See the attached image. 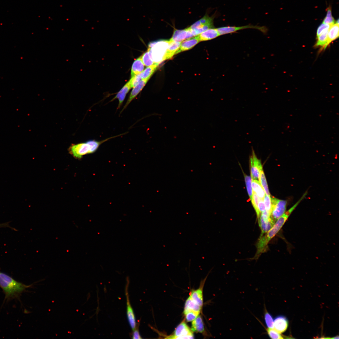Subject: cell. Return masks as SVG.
Listing matches in <instances>:
<instances>
[{
	"mask_svg": "<svg viewBox=\"0 0 339 339\" xmlns=\"http://www.w3.org/2000/svg\"><path fill=\"white\" fill-rule=\"evenodd\" d=\"M302 200L303 198L301 197L297 203L276 221L266 234L260 236L257 244V251L254 259H257L265 251L269 242L280 230L290 215Z\"/></svg>",
	"mask_w": 339,
	"mask_h": 339,
	"instance_id": "cell-1",
	"label": "cell"
},
{
	"mask_svg": "<svg viewBox=\"0 0 339 339\" xmlns=\"http://www.w3.org/2000/svg\"><path fill=\"white\" fill-rule=\"evenodd\" d=\"M30 285H27L14 280L7 274L0 272V287L5 295L7 301L16 298Z\"/></svg>",
	"mask_w": 339,
	"mask_h": 339,
	"instance_id": "cell-2",
	"label": "cell"
},
{
	"mask_svg": "<svg viewBox=\"0 0 339 339\" xmlns=\"http://www.w3.org/2000/svg\"><path fill=\"white\" fill-rule=\"evenodd\" d=\"M107 140V139L101 141L91 140L85 143L72 144L68 151L75 159H80L85 155L95 152L101 144Z\"/></svg>",
	"mask_w": 339,
	"mask_h": 339,
	"instance_id": "cell-3",
	"label": "cell"
},
{
	"mask_svg": "<svg viewBox=\"0 0 339 339\" xmlns=\"http://www.w3.org/2000/svg\"><path fill=\"white\" fill-rule=\"evenodd\" d=\"M169 42V40H163L153 41L149 44L148 50L150 58L154 63L159 64L165 60Z\"/></svg>",
	"mask_w": 339,
	"mask_h": 339,
	"instance_id": "cell-4",
	"label": "cell"
},
{
	"mask_svg": "<svg viewBox=\"0 0 339 339\" xmlns=\"http://www.w3.org/2000/svg\"><path fill=\"white\" fill-rule=\"evenodd\" d=\"M272 212L271 217L276 222L285 212L287 202L274 197L271 198Z\"/></svg>",
	"mask_w": 339,
	"mask_h": 339,
	"instance_id": "cell-5",
	"label": "cell"
},
{
	"mask_svg": "<svg viewBox=\"0 0 339 339\" xmlns=\"http://www.w3.org/2000/svg\"><path fill=\"white\" fill-rule=\"evenodd\" d=\"M192 331L188 326L185 321H182L175 329L174 334L167 336L168 339H191L193 338Z\"/></svg>",
	"mask_w": 339,
	"mask_h": 339,
	"instance_id": "cell-6",
	"label": "cell"
},
{
	"mask_svg": "<svg viewBox=\"0 0 339 339\" xmlns=\"http://www.w3.org/2000/svg\"><path fill=\"white\" fill-rule=\"evenodd\" d=\"M247 29H257L264 33L266 32L267 30L265 26L252 25L241 26H226L217 28L220 35L235 33L238 30Z\"/></svg>",
	"mask_w": 339,
	"mask_h": 339,
	"instance_id": "cell-7",
	"label": "cell"
},
{
	"mask_svg": "<svg viewBox=\"0 0 339 339\" xmlns=\"http://www.w3.org/2000/svg\"><path fill=\"white\" fill-rule=\"evenodd\" d=\"M258 219L259 224L261 229L260 236H261L270 229L275 222L266 210L261 213Z\"/></svg>",
	"mask_w": 339,
	"mask_h": 339,
	"instance_id": "cell-8",
	"label": "cell"
},
{
	"mask_svg": "<svg viewBox=\"0 0 339 339\" xmlns=\"http://www.w3.org/2000/svg\"><path fill=\"white\" fill-rule=\"evenodd\" d=\"M250 168L252 179L259 180L260 170L262 169L261 160L256 156L252 148V155L250 156Z\"/></svg>",
	"mask_w": 339,
	"mask_h": 339,
	"instance_id": "cell-9",
	"label": "cell"
},
{
	"mask_svg": "<svg viewBox=\"0 0 339 339\" xmlns=\"http://www.w3.org/2000/svg\"><path fill=\"white\" fill-rule=\"evenodd\" d=\"M193 36H194L189 27L182 30H175L172 37L169 40L181 42Z\"/></svg>",
	"mask_w": 339,
	"mask_h": 339,
	"instance_id": "cell-10",
	"label": "cell"
},
{
	"mask_svg": "<svg viewBox=\"0 0 339 339\" xmlns=\"http://www.w3.org/2000/svg\"><path fill=\"white\" fill-rule=\"evenodd\" d=\"M288 321L285 316H277L274 320V329L280 333H283L287 330L288 326Z\"/></svg>",
	"mask_w": 339,
	"mask_h": 339,
	"instance_id": "cell-11",
	"label": "cell"
},
{
	"mask_svg": "<svg viewBox=\"0 0 339 339\" xmlns=\"http://www.w3.org/2000/svg\"><path fill=\"white\" fill-rule=\"evenodd\" d=\"M127 287L126 286V313L129 324L133 331L136 328L137 324L136 322L135 315L133 309L130 302Z\"/></svg>",
	"mask_w": 339,
	"mask_h": 339,
	"instance_id": "cell-12",
	"label": "cell"
},
{
	"mask_svg": "<svg viewBox=\"0 0 339 339\" xmlns=\"http://www.w3.org/2000/svg\"><path fill=\"white\" fill-rule=\"evenodd\" d=\"M148 80L142 79L131 91L126 102L122 110L121 113L125 110L132 100L143 89Z\"/></svg>",
	"mask_w": 339,
	"mask_h": 339,
	"instance_id": "cell-13",
	"label": "cell"
},
{
	"mask_svg": "<svg viewBox=\"0 0 339 339\" xmlns=\"http://www.w3.org/2000/svg\"><path fill=\"white\" fill-rule=\"evenodd\" d=\"M206 278L203 281L198 289L192 290L191 292L190 295L191 298L201 307L203 305V288Z\"/></svg>",
	"mask_w": 339,
	"mask_h": 339,
	"instance_id": "cell-14",
	"label": "cell"
},
{
	"mask_svg": "<svg viewBox=\"0 0 339 339\" xmlns=\"http://www.w3.org/2000/svg\"><path fill=\"white\" fill-rule=\"evenodd\" d=\"M219 36L217 28H214L209 29L197 35L200 41L211 40Z\"/></svg>",
	"mask_w": 339,
	"mask_h": 339,
	"instance_id": "cell-15",
	"label": "cell"
},
{
	"mask_svg": "<svg viewBox=\"0 0 339 339\" xmlns=\"http://www.w3.org/2000/svg\"><path fill=\"white\" fill-rule=\"evenodd\" d=\"M131 88H132L128 81L124 85L116 94L115 97L111 101H113L116 99H118L119 103L117 109L120 108L127 94L129 92Z\"/></svg>",
	"mask_w": 339,
	"mask_h": 339,
	"instance_id": "cell-16",
	"label": "cell"
},
{
	"mask_svg": "<svg viewBox=\"0 0 339 339\" xmlns=\"http://www.w3.org/2000/svg\"><path fill=\"white\" fill-rule=\"evenodd\" d=\"M200 41L197 36L184 41L181 44L180 48L176 54L192 48Z\"/></svg>",
	"mask_w": 339,
	"mask_h": 339,
	"instance_id": "cell-17",
	"label": "cell"
},
{
	"mask_svg": "<svg viewBox=\"0 0 339 339\" xmlns=\"http://www.w3.org/2000/svg\"><path fill=\"white\" fill-rule=\"evenodd\" d=\"M339 31V24L335 23L331 25L328 33L327 41L325 49L332 41L338 37Z\"/></svg>",
	"mask_w": 339,
	"mask_h": 339,
	"instance_id": "cell-18",
	"label": "cell"
},
{
	"mask_svg": "<svg viewBox=\"0 0 339 339\" xmlns=\"http://www.w3.org/2000/svg\"><path fill=\"white\" fill-rule=\"evenodd\" d=\"M169 44L165 57V60L171 58L179 50L181 42L169 40Z\"/></svg>",
	"mask_w": 339,
	"mask_h": 339,
	"instance_id": "cell-19",
	"label": "cell"
},
{
	"mask_svg": "<svg viewBox=\"0 0 339 339\" xmlns=\"http://www.w3.org/2000/svg\"><path fill=\"white\" fill-rule=\"evenodd\" d=\"M202 308L190 296L186 301L183 313L190 311L200 313Z\"/></svg>",
	"mask_w": 339,
	"mask_h": 339,
	"instance_id": "cell-20",
	"label": "cell"
},
{
	"mask_svg": "<svg viewBox=\"0 0 339 339\" xmlns=\"http://www.w3.org/2000/svg\"><path fill=\"white\" fill-rule=\"evenodd\" d=\"M144 65L141 56L136 59L132 65L131 70V77L142 73L143 70Z\"/></svg>",
	"mask_w": 339,
	"mask_h": 339,
	"instance_id": "cell-21",
	"label": "cell"
},
{
	"mask_svg": "<svg viewBox=\"0 0 339 339\" xmlns=\"http://www.w3.org/2000/svg\"><path fill=\"white\" fill-rule=\"evenodd\" d=\"M191 330L192 331L203 333L204 332L205 329L201 317L198 315L191 323Z\"/></svg>",
	"mask_w": 339,
	"mask_h": 339,
	"instance_id": "cell-22",
	"label": "cell"
},
{
	"mask_svg": "<svg viewBox=\"0 0 339 339\" xmlns=\"http://www.w3.org/2000/svg\"><path fill=\"white\" fill-rule=\"evenodd\" d=\"M252 187L253 192H255L260 199H263L266 193L259 181L252 179Z\"/></svg>",
	"mask_w": 339,
	"mask_h": 339,
	"instance_id": "cell-23",
	"label": "cell"
},
{
	"mask_svg": "<svg viewBox=\"0 0 339 339\" xmlns=\"http://www.w3.org/2000/svg\"><path fill=\"white\" fill-rule=\"evenodd\" d=\"M159 65L158 64L155 63L146 68L141 73L142 79L148 80L156 70Z\"/></svg>",
	"mask_w": 339,
	"mask_h": 339,
	"instance_id": "cell-24",
	"label": "cell"
},
{
	"mask_svg": "<svg viewBox=\"0 0 339 339\" xmlns=\"http://www.w3.org/2000/svg\"><path fill=\"white\" fill-rule=\"evenodd\" d=\"M329 30L325 31L322 32L317 37V40L315 46H320L323 49H325L327 41V35Z\"/></svg>",
	"mask_w": 339,
	"mask_h": 339,
	"instance_id": "cell-25",
	"label": "cell"
},
{
	"mask_svg": "<svg viewBox=\"0 0 339 339\" xmlns=\"http://www.w3.org/2000/svg\"><path fill=\"white\" fill-rule=\"evenodd\" d=\"M259 180L261 186L264 190L266 194L267 195H270L265 176L263 171V169H261L260 171Z\"/></svg>",
	"mask_w": 339,
	"mask_h": 339,
	"instance_id": "cell-26",
	"label": "cell"
},
{
	"mask_svg": "<svg viewBox=\"0 0 339 339\" xmlns=\"http://www.w3.org/2000/svg\"><path fill=\"white\" fill-rule=\"evenodd\" d=\"M265 324L268 328H274V320L271 315L265 309L264 315Z\"/></svg>",
	"mask_w": 339,
	"mask_h": 339,
	"instance_id": "cell-27",
	"label": "cell"
},
{
	"mask_svg": "<svg viewBox=\"0 0 339 339\" xmlns=\"http://www.w3.org/2000/svg\"><path fill=\"white\" fill-rule=\"evenodd\" d=\"M244 177L248 193L251 201L253 195L251 178L250 176L245 174Z\"/></svg>",
	"mask_w": 339,
	"mask_h": 339,
	"instance_id": "cell-28",
	"label": "cell"
},
{
	"mask_svg": "<svg viewBox=\"0 0 339 339\" xmlns=\"http://www.w3.org/2000/svg\"><path fill=\"white\" fill-rule=\"evenodd\" d=\"M266 331L269 336L272 339H283L284 338L281 333L274 328H267Z\"/></svg>",
	"mask_w": 339,
	"mask_h": 339,
	"instance_id": "cell-29",
	"label": "cell"
},
{
	"mask_svg": "<svg viewBox=\"0 0 339 339\" xmlns=\"http://www.w3.org/2000/svg\"><path fill=\"white\" fill-rule=\"evenodd\" d=\"M141 57L144 65L148 67L155 64L150 58L148 50L141 56Z\"/></svg>",
	"mask_w": 339,
	"mask_h": 339,
	"instance_id": "cell-30",
	"label": "cell"
},
{
	"mask_svg": "<svg viewBox=\"0 0 339 339\" xmlns=\"http://www.w3.org/2000/svg\"><path fill=\"white\" fill-rule=\"evenodd\" d=\"M265 209L266 211L271 216L272 212V203L270 195L265 194L263 198Z\"/></svg>",
	"mask_w": 339,
	"mask_h": 339,
	"instance_id": "cell-31",
	"label": "cell"
},
{
	"mask_svg": "<svg viewBox=\"0 0 339 339\" xmlns=\"http://www.w3.org/2000/svg\"><path fill=\"white\" fill-rule=\"evenodd\" d=\"M335 23L334 19L332 15L331 8L329 7L327 9L326 15L323 20V23L332 25Z\"/></svg>",
	"mask_w": 339,
	"mask_h": 339,
	"instance_id": "cell-32",
	"label": "cell"
},
{
	"mask_svg": "<svg viewBox=\"0 0 339 339\" xmlns=\"http://www.w3.org/2000/svg\"><path fill=\"white\" fill-rule=\"evenodd\" d=\"M186 320L187 322L192 321L199 315L200 313L190 311L184 313Z\"/></svg>",
	"mask_w": 339,
	"mask_h": 339,
	"instance_id": "cell-33",
	"label": "cell"
},
{
	"mask_svg": "<svg viewBox=\"0 0 339 339\" xmlns=\"http://www.w3.org/2000/svg\"><path fill=\"white\" fill-rule=\"evenodd\" d=\"M142 79L141 73L131 77L129 81L131 88H133Z\"/></svg>",
	"mask_w": 339,
	"mask_h": 339,
	"instance_id": "cell-34",
	"label": "cell"
},
{
	"mask_svg": "<svg viewBox=\"0 0 339 339\" xmlns=\"http://www.w3.org/2000/svg\"><path fill=\"white\" fill-rule=\"evenodd\" d=\"M260 199L255 192H253L251 202L256 212L257 218L259 216L258 205Z\"/></svg>",
	"mask_w": 339,
	"mask_h": 339,
	"instance_id": "cell-35",
	"label": "cell"
},
{
	"mask_svg": "<svg viewBox=\"0 0 339 339\" xmlns=\"http://www.w3.org/2000/svg\"><path fill=\"white\" fill-rule=\"evenodd\" d=\"M332 25L323 23L318 27L317 30V37L323 32L329 30Z\"/></svg>",
	"mask_w": 339,
	"mask_h": 339,
	"instance_id": "cell-36",
	"label": "cell"
},
{
	"mask_svg": "<svg viewBox=\"0 0 339 339\" xmlns=\"http://www.w3.org/2000/svg\"><path fill=\"white\" fill-rule=\"evenodd\" d=\"M258 212L259 213V217L260 214L262 212L266 210L265 207L264 205L263 199H260L258 203Z\"/></svg>",
	"mask_w": 339,
	"mask_h": 339,
	"instance_id": "cell-37",
	"label": "cell"
},
{
	"mask_svg": "<svg viewBox=\"0 0 339 339\" xmlns=\"http://www.w3.org/2000/svg\"><path fill=\"white\" fill-rule=\"evenodd\" d=\"M137 325L136 328L133 331V333L132 334V338L133 339H142L140 333L138 330V328Z\"/></svg>",
	"mask_w": 339,
	"mask_h": 339,
	"instance_id": "cell-38",
	"label": "cell"
},
{
	"mask_svg": "<svg viewBox=\"0 0 339 339\" xmlns=\"http://www.w3.org/2000/svg\"><path fill=\"white\" fill-rule=\"evenodd\" d=\"M9 227L10 226L8 225V224L7 223H0V228L2 227Z\"/></svg>",
	"mask_w": 339,
	"mask_h": 339,
	"instance_id": "cell-39",
	"label": "cell"
},
{
	"mask_svg": "<svg viewBox=\"0 0 339 339\" xmlns=\"http://www.w3.org/2000/svg\"><path fill=\"white\" fill-rule=\"evenodd\" d=\"M331 338H332V339H338L339 338V336H334V337H331Z\"/></svg>",
	"mask_w": 339,
	"mask_h": 339,
	"instance_id": "cell-40",
	"label": "cell"
}]
</instances>
